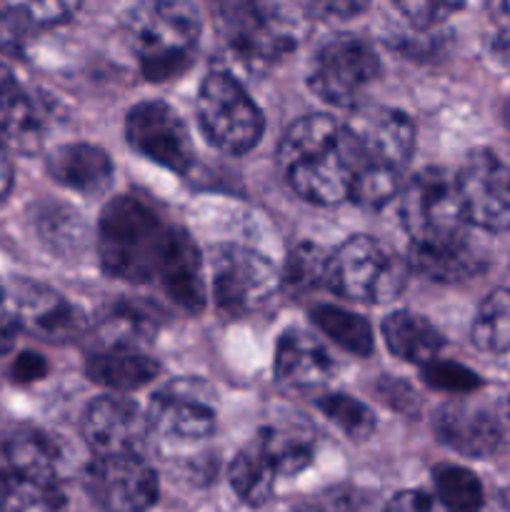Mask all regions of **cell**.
<instances>
[{"label":"cell","mask_w":510,"mask_h":512,"mask_svg":"<svg viewBox=\"0 0 510 512\" xmlns=\"http://www.w3.org/2000/svg\"><path fill=\"white\" fill-rule=\"evenodd\" d=\"M98 255L115 278L160 285L178 308L188 313L203 310L205 285L198 248L148 200L120 195L108 203L98 225Z\"/></svg>","instance_id":"cell-1"},{"label":"cell","mask_w":510,"mask_h":512,"mask_svg":"<svg viewBox=\"0 0 510 512\" xmlns=\"http://www.w3.org/2000/svg\"><path fill=\"white\" fill-rule=\"evenodd\" d=\"M290 188L318 205H335L353 188L358 153L348 128L328 115H308L290 125L278 148Z\"/></svg>","instance_id":"cell-2"},{"label":"cell","mask_w":510,"mask_h":512,"mask_svg":"<svg viewBox=\"0 0 510 512\" xmlns=\"http://www.w3.org/2000/svg\"><path fill=\"white\" fill-rule=\"evenodd\" d=\"M125 35L145 78L165 83L183 75L193 63L200 38L198 10L175 0L143 3L130 10Z\"/></svg>","instance_id":"cell-3"},{"label":"cell","mask_w":510,"mask_h":512,"mask_svg":"<svg viewBox=\"0 0 510 512\" xmlns=\"http://www.w3.org/2000/svg\"><path fill=\"white\" fill-rule=\"evenodd\" d=\"M218 35L225 55L248 73H265L298 45L295 18L270 3L218 5Z\"/></svg>","instance_id":"cell-4"},{"label":"cell","mask_w":510,"mask_h":512,"mask_svg":"<svg viewBox=\"0 0 510 512\" xmlns=\"http://www.w3.org/2000/svg\"><path fill=\"white\" fill-rule=\"evenodd\" d=\"M408 280L403 260L380 240L355 235L345 240L328 265V288L360 303H388Z\"/></svg>","instance_id":"cell-5"},{"label":"cell","mask_w":510,"mask_h":512,"mask_svg":"<svg viewBox=\"0 0 510 512\" xmlns=\"http://www.w3.org/2000/svg\"><path fill=\"white\" fill-rule=\"evenodd\" d=\"M198 120L205 138L233 155L248 153L263 135V113L225 70H215L200 85Z\"/></svg>","instance_id":"cell-6"},{"label":"cell","mask_w":510,"mask_h":512,"mask_svg":"<svg viewBox=\"0 0 510 512\" xmlns=\"http://www.w3.org/2000/svg\"><path fill=\"white\" fill-rule=\"evenodd\" d=\"M400 218L410 233V245H430L465 233L455 175L443 168H425L400 195Z\"/></svg>","instance_id":"cell-7"},{"label":"cell","mask_w":510,"mask_h":512,"mask_svg":"<svg viewBox=\"0 0 510 512\" xmlns=\"http://www.w3.org/2000/svg\"><path fill=\"white\" fill-rule=\"evenodd\" d=\"M278 273L258 250L220 245L213 250V298L225 318H243L273 295Z\"/></svg>","instance_id":"cell-8"},{"label":"cell","mask_w":510,"mask_h":512,"mask_svg":"<svg viewBox=\"0 0 510 512\" xmlns=\"http://www.w3.org/2000/svg\"><path fill=\"white\" fill-rule=\"evenodd\" d=\"M345 128L358 153V170L403 173L415 145V125L408 115L385 105H368L355 110Z\"/></svg>","instance_id":"cell-9"},{"label":"cell","mask_w":510,"mask_h":512,"mask_svg":"<svg viewBox=\"0 0 510 512\" xmlns=\"http://www.w3.org/2000/svg\"><path fill=\"white\" fill-rule=\"evenodd\" d=\"M380 60L365 40L338 35L318 50L310 73V88L333 105H353L378 78Z\"/></svg>","instance_id":"cell-10"},{"label":"cell","mask_w":510,"mask_h":512,"mask_svg":"<svg viewBox=\"0 0 510 512\" xmlns=\"http://www.w3.org/2000/svg\"><path fill=\"white\" fill-rule=\"evenodd\" d=\"M455 183L465 223L490 233L510 230V168L498 155L488 150L470 153Z\"/></svg>","instance_id":"cell-11"},{"label":"cell","mask_w":510,"mask_h":512,"mask_svg":"<svg viewBox=\"0 0 510 512\" xmlns=\"http://www.w3.org/2000/svg\"><path fill=\"white\" fill-rule=\"evenodd\" d=\"M85 488L105 512H145L158 500V475L140 455L95 458Z\"/></svg>","instance_id":"cell-12"},{"label":"cell","mask_w":510,"mask_h":512,"mask_svg":"<svg viewBox=\"0 0 510 512\" xmlns=\"http://www.w3.org/2000/svg\"><path fill=\"white\" fill-rule=\"evenodd\" d=\"M128 140L145 158L163 168L185 173L193 165L195 153L183 118L163 100H145L128 113Z\"/></svg>","instance_id":"cell-13"},{"label":"cell","mask_w":510,"mask_h":512,"mask_svg":"<svg viewBox=\"0 0 510 512\" xmlns=\"http://www.w3.org/2000/svg\"><path fill=\"white\" fill-rule=\"evenodd\" d=\"M148 423L170 440H203L215 430V393L203 380L183 378L165 385L150 403Z\"/></svg>","instance_id":"cell-14"},{"label":"cell","mask_w":510,"mask_h":512,"mask_svg":"<svg viewBox=\"0 0 510 512\" xmlns=\"http://www.w3.org/2000/svg\"><path fill=\"white\" fill-rule=\"evenodd\" d=\"M83 438L95 458L140 455L148 440V415L123 398H98L83 415Z\"/></svg>","instance_id":"cell-15"},{"label":"cell","mask_w":510,"mask_h":512,"mask_svg":"<svg viewBox=\"0 0 510 512\" xmlns=\"http://www.w3.org/2000/svg\"><path fill=\"white\" fill-rule=\"evenodd\" d=\"M13 320L50 343H68L80 338L88 328V320L75 305L33 283H18L13 288Z\"/></svg>","instance_id":"cell-16"},{"label":"cell","mask_w":510,"mask_h":512,"mask_svg":"<svg viewBox=\"0 0 510 512\" xmlns=\"http://www.w3.org/2000/svg\"><path fill=\"white\" fill-rule=\"evenodd\" d=\"M435 435L440 443L468 458L493 455L503 443L500 420L490 410L468 403H450L435 418Z\"/></svg>","instance_id":"cell-17"},{"label":"cell","mask_w":510,"mask_h":512,"mask_svg":"<svg viewBox=\"0 0 510 512\" xmlns=\"http://www.w3.org/2000/svg\"><path fill=\"white\" fill-rule=\"evenodd\" d=\"M275 378L290 390H313L328 383L335 373L330 353L320 340L303 330H290L275 350Z\"/></svg>","instance_id":"cell-18"},{"label":"cell","mask_w":510,"mask_h":512,"mask_svg":"<svg viewBox=\"0 0 510 512\" xmlns=\"http://www.w3.org/2000/svg\"><path fill=\"white\" fill-rule=\"evenodd\" d=\"M160 313L143 300H115L95 318V350H143L160 330Z\"/></svg>","instance_id":"cell-19"},{"label":"cell","mask_w":510,"mask_h":512,"mask_svg":"<svg viewBox=\"0 0 510 512\" xmlns=\"http://www.w3.org/2000/svg\"><path fill=\"white\" fill-rule=\"evenodd\" d=\"M410 263L438 283H463L485 268V255L468 233L430 245H410Z\"/></svg>","instance_id":"cell-20"},{"label":"cell","mask_w":510,"mask_h":512,"mask_svg":"<svg viewBox=\"0 0 510 512\" xmlns=\"http://www.w3.org/2000/svg\"><path fill=\"white\" fill-rule=\"evenodd\" d=\"M48 173L65 188L85 195H100L113 183V163L108 153L90 143L60 145L50 153Z\"/></svg>","instance_id":"cell-21"},{"label":"cell","mask_w":510,"mask_h":512,"mask_svg":"<svg viewBox=\"0 0 510 512\" xmlns=\"http://www.w3.org/2000/svg\"><path fill=\"white\" fill-rule=\"evenodd\" d=\"M48 125V103L40 100L38 95L28 93L23 85L0 103V143L20 150V153H35L43 145Z\"/></svg>","instance_id":"cell-22"},{"label":"cell","mask_w":510,"mask_h":512,"mask_svg":"<svg viewBox=\"0 0 510 512\" xmlns=\"http://www.w3.org/2000/svg\"><path fill=\"white\" fill-rule=\"evenodd\" d=\"M278 478L280 470L263 433H258L248 445H243V450L235 455L233 465H230V485L238 493V498L248 505L268 503Z\"/></svg>","instance_id":"cell-23"},{"label":"cell","mask_w":510,"mask_h":512,"mask_svg":"<svg viewBox=\"0 0 510 512\" xmlns=\"http://www.w3.org/2000/svg\"><path fill=\"white\" fill-rule=\"evenodd\" d=\"M75 13L73 3H0V50L15 53L28 38L63 23Z\"/></svg>","instance_id":"cell-24"},{"label":"cell","mask_w":510,"mask_h":512,"mask_svg":"<svg viewBox=\"0 0 510 512\" xmlns=\"http://www.w3.org/2000/svg\"><path fill=\"white\" fill-rule=\"evenodd\" d=\"M160 365L143 350H95L88 358V378L110 390H135L158 378Z\"/></svg>","instance_id":"cell-25"},{"label":"cell","mask_w":510,"mask_h":512,"mask_svg":"<svg viewBox=\"0 0 510 512\" xmlns=\"http://www.w3.org/2000/svg\"><path fill=\"white\" fill-rule=\"evenodd\" d=\"M385 345L393 355L405 363L428 365L443 348V335L418 313L400 310L385 318L383 323Z\"/></svg>","instance_id":"cell-26"},{"label":"cell","mask_w":510,"mask_h":512,"mask_svg":"<svg viewBox=\"0 0 510 512\" xmlns=\"http://www.w3.org/2000/svg\"><path fill=\"white\" fill-rule=\"evenodd\" d=\"M13 478L58 480L60 453L53 438L33 428H20L3 440Z\"/></svg>","instance_id":"cell-27"},{"label":"cell","mask_w":510,"mask_h":512,"mask_svg":"<svg viewBox=\"0 0 510 512\" xmlns=\"http://www.w3.org/2000/svg\"><path fill=\"white\" fill-rule=\"evenodd\" d=\"M310 318L318 325L320 333L328 335L333 343H338L348 353L370 355V350H373V330H370L368 320L360 318V315L335 308V305H315L310 310Z\"/></svg>","instance_id":"cell-28"},{"label":"cell","mask_w":510,"mask_h":512,"mask_svg":"<svg viewBox=\"0 0 510 512\" xmlns=\"http://www.w3.org/2000/svg\"><path fill=\"white\" fill-rule=\"evenodd\" d=\"M473 343L488 353L510 350V288H500L485 298L473 323Z\"/></svg>","instance_id":"cell-29"},{"label":"cell","mask_w":510,"mask_h":512,"mask_svg":"<svg viewBox=\"0 0 510 512\" xmlns=\"http://www.w3.org/2000/svg\"><path fill=\"white\" fill-rule=\"evenodd\" d=\"M330 255L313 243H300L290 250L283 270V285L295 295H308L313 290L328 288Z\"/></svg>","instance_id":"cell-30"},{"label":"cell","mask_w":510,"mask_h":512,"mask_svg":"<svg viewBox=\"0 0 510 512\" xmlns=\"http://www.w3.org/2000/svg\"><path fill=\"white\" fill-rule=\"evenodd\" d=\"M3 512H68V503L58 480L43 478H13Z\"/></svg>","instance_id":"cell-31"},{"label":"cell","mask_w":510,"mask_h":512,"mask_svg":"<svg viewBox=\"0 0 510 512\" xmlns=\"http://www.w3.org/2000/svg\"><path fill=\"white\" fill-rule=\"evenodd\" d=\"M433 478L438 503L448 512H480L483 508V485L470 470L458 465H440Z\"/></svg>","instance_id":"cell-32"},{"label":"cell","mask_w":510,"mask_h":512,"mask_svg":"<svg viewBox=\"0 0 510 512\" xmlns=\"http://www.w3.org/2000/svg\"><path fill=\"white\" fill-rule=\"evenodd\" d=\"M318 408L323 410L330 423L338 425L350 440H368L375 430V418L360 400L348 398V395H325L318 400Z\"/></svg>","instance_id":"cell-33"},{"label":"cell","mask_w":510,"mask_h":512,"mask_svg":"<svg viewBox=\"0 0 510 512\" xmlns=\"http://www.w3.org/2000/svg\"><path fill=\"white\" fill-rule=\"evenodd\" d=\"M423 380L430 388L443 393H470L480 388L478 375L453 360H430L428 365H423Z\"/></svg>","instance_id":"cell-34"},{"label":"cell","mask_w":510,"mask_h":512,"mask_svg":"<svg viewBox=\"0 0 510 512\" xmlns=\"http://www.w3.org/2000/svg\"><path fill=\"white\" fill-rule=\"evenodd\" d=\"M300 512H383L378 505V498L363 488H333L320 495L318 500Z\"/></svg>","instance_id":"cell-35"},{"label":"cell","mask_w":510,"mask_h":512,"mask_svg":"<svg viewBox=\"0 0 510 512\" xmlns=\"http://www.w3.org/2000/svg\"><path fill=\"white\" fill-rule=\"evenodd\" d=\"M458 8L460 5H455V3H400L398 5L400 13H405V18H408L410 23L420 30L433 28L435 23L445 20L450 13H455Z\"/></svg>","instance_id":"cell-36"},{"label":"cell","mask_w":510,"mask_h":512,"mask_svg":"<svg viewBox=\"0 0 510 512\" xmlns=\"http://www.w3.org/2000/svg\"><path fill=\"white\" fill-rule=\"evenodd\" d=\"M383 512H448V510H445L438 500L430 498L428 493L408 490V493L398 495V498H395Z\"/></svg>","instance_id":"cell-37"},{"label":"cell","mask_w":510,"mask_h":512,"mask_svg":"<svg viewBox=\"0 0 510 512\" xmlns=\"http://www.w3.org/2000/svg\"><path fill=\"white\" fill-rule=\"evenodd\" d=\"M45 373H48V363L38 353H23L13 363V378L18 383H33V380L43 378Z\"/></svg>","instance_id":"cell-38"},{"label":"cell","mask_w":510,"mask_h":512,"mask_svg":"<svg viewBox=\"0 0 510 512\" xmlns=\"http://www.w3.org/2000/svg\"><path fill=\"white\" fill-rule=\"evenodd\" d=\"M490 55H493L495 63L510 70V28L493 35V40H490Z\"/></svg>","instance_id":"cell-39"},{"label":"cell","mask_w":510,"mask_h":512,"mask_svg":"<svg viewBox=\"0 0 510 512\" xmlns=\"http://www.w3.org/2000/svg\"><path fill=\"white\" fill-rule=\"evenodd\" d=\"M20 325L15 323L13 315H0V355L10 353L15 345V338H18Z\"/></svg>","instance_id":"cell-40"},{"label":"cell","mask_w":510,"mask_h":512,"mask_svg":"<svg viewBox=\"0 0 510 512\" xmlns=\"http://www.w3.org/2000/svg\"><path fill=\"white\" fill-rule=\"evenodd\" d=\"M10 185H13V165H10L8 150L0 143V200L10 193Z\"/></svg>","instance_id":"cell-41"},{"label":"cell","mask_w":510,"mask_h":512,"mask_svg":"<svg viewBox=\"0 0 510 512\" xmlns=\"http://www.w3.org/2000/svg\"><path fill=\"white\" fill-rule=\"evenodd\" d=\"M18 88H20V83H18V78L13 75V70H10L5 63H0V103H3L5 98H10V95H13Z\"/></svg>","instance_id":"cell-42"},{"label":"cell","mask_w":510,"mask_h":512,"mask_svg":"<svg viewBox=\"0 0 510 512\" xmlns=\"http://www.w3.org/2000/svg\"><path fill=\"white\" fill-rule=\"evenodd\" d=\"M10 483H13V470H10L8 458H5L3 443H0V505L5 503V495H8Z\"/></svg>","instance_id":"cell-43"},{"label":"cell","mask_w":510,"mask_h":512,"mask_svg":"<svg viewBox=\"0 0 510 512\" xmlns=\"http://www.w3.org/2000/svg\"><path fill=\"white\" fill-rule=\"evenodd\" d=\"M503 123H505V128L510 130V100L503 105Z\"/></svg>","instance_id":"cell-44"},{"label":"cell","mask_w":510,"mask_h":512,"mask_svg":"<svg viewBox=\"0 0 510 512\" xmlns=\"http://www.w3.org/2000/svg\"><path fill=\"white\" fill-rule=\"evenodd\" d=\"M3 295H5V290H3V283H0V300H3Z\"/></svg>","instance_id":"cell-45"}]
</instances>
